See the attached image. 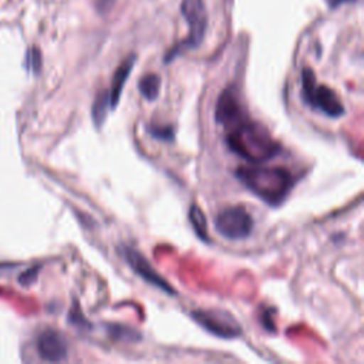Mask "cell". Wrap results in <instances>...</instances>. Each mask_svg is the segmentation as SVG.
<instances>
[{
    "instance_id": "16",
    "label": "cell",
    "mask_w": 364,
    "mask_h": 364,
    "mask_svg": "<svg viewBox=\"0 0 364 364\" xmlns=\"http://www.w3.org/2000/svg\"><path fill=\"white\" fill-rule=\"evenodd\" d=\"M149 134L156 138V139H162V141H172L173 139V129L171 127H165V125H156V127H151L149 128Z\"/></svg>"
},
{
    "instance_id": "18",
    "label": "cell",
    "mask_w": 364,
    "mask_h": 364,
    "mask_svg": "<svg viewBox=\"0 0 364 364\" xmlns=\"http://www.w3.org/2000/svg\"><path fill=\"white\" fill-rule=\"evenodd\" d=\"M38 270H40V267H38V266H34V267H31V269L26 270V272L18 277V282H20L23 286H27V284L33 283V282L37 279Z\"/></svg>"
},
{
    "instance_id": "9",
    "label": "cell",
    "mask_w": 364,
    "mask_h": 364,
    "mask_svg": "<svg viewBox=\"0 0 364 364\" xmlns=\"http://www.w3.org/2000/svg\"><path fill=\"white\" fill-rule=\"evenodd\" d=\"M37 350L43 360L57 363L67 357L65 338L55 330H44L37 338Z\"/></svg>"
},
{
    "instance_id": "4",
    "label": "cell",
    "mask_w": 364,
    "mask_h": 364,
    "mask_svg": "<svg viewBox=\"0 0 364 364\" xmlns=\"http://www.w3.org/2000/svg\"><path fill=\"white\" fill-rule=\"evenodd\" d=\"M181 13L183 14L189 26V36L183 43L179 44L178 48H175L172 53L166 55L165 58L166 63L172 60L173 55L181 50L198 47L205 37V31L208 26V14H206V7L203 0H183L181 3Z\"/></svg>"
},
{
    "instance_id": "8",
    "label": "cell",
    "mask_w": 364,
    "mask_h": 364,
    "mask_svg": "<svg viewBox=\"0 0 364 364\" xmlns=\"http://www.w3.org/2000/svg\"><path fill=\"white\" fill-rule=\"evenodd\" d=\"M245 117H247V114L240 102L239 92L232 87L226 88L218 98L215 108V121L219 125L229 128Z\"/></svg>"
},
{
    "instance_id": "11",
    "label": "cell",
    "mask_w": 364,
    "mask_h": 364,
    "mask_svg": "<svg viewBox=\"0 0 364 364\" xmlns=\"http://www.w3.org/2000/svg\"><path fill=\"white\" fill-rule=\"evenodd\" d=\"M108 108H109V95H108L107 91H101V92L95 97L94 104H92V109H91L92 121H94V124H95L97 128H100V127L104 124Z\"/></svg>"
},
{
    "instance_id": "3",
    "label": "cell",
    "mask_w": 364,
    "mask_h": 364,
    "mask_svg": "<svg viewBox=\"0 0 364 364\" xmlns=\"http://www.w3.org/2000/svg\"><path fill=\"white\" fill-rule=\"evenodd\" d=\"M301 95L307 105L328 117L337 118L344 114V107L338 95L331 88L317 84L311 68H304L301 73Z\"/></svg>"
},
{
    "instance_id": "7",
    "label": "cell",
    "mask_w": 364,
    "mask_h": 364,
    "mask_svg": "<svg viewBox=\"0 0 364 364\" xmlns=\"http://www.w3.org/2000/svg\"><path fill=\"white\" fill-rule=\"evenodd\" d=\"M119 252L124 256V259L127 260V263L129 264V267L139 276L142 277L146 283L161 289L162 291L168 293V294H175V290L172 289V286L159 276V273L152 267V264L148 262V259L136 249L122 245L119 246Z\"/></svg>"
},
{
    "instance_id": "2",
    "label": "cell",
    "mask_w": 364,
    "mask_h": 364,
    "mask_svg": "<svg viewBox=\"0 0 364 364\" xmlns=\"http://www.w3.org/2000/svg\"><path fill=\"white\" fill-rule=\"evenodd\" d=\"M235 175L252 193L270 206L282 205L294 186L293 175L279 166H239Z\"/></svg>"
},
{
    "instance_id": "1",
    "label": "cell",
    "mask_w": 364,
    "mask_h": 364,
    "mask_svg": "<svg viewBox=\"0 0 364 364\" xmlns=\"http://www.w3.org/2000/svg\"><path fill=\"white\" fill-rule=\"evenodd\" d=\"M226 144L240 158L259 164L279 154L280 146L269 131L259 122L245 117L235 125L226 128Z\"/></svg>"
},
{
    "instance_id": "5",
    "label": "cell",
    "mask_w": 364,
    "mask_h": 364,
    "mask_svg": "<svg viewBox=\"0 0 364 364\" xmlns=\"http://www.w3.org/2000/svg\"><path fill=\"white\" fill-rule=\"evenodd\" d=\"M213 223L218 233L230 240L246 239L253 228V219L250 213L240 205L222 209L215 216Z\"/></svg>"
},
{
    "instance_id": "13",
    "label": "cell",
    "mask_w": 364,
    "mask_h": 364,
    "mask_svg": "<svg viewBox=\"0 0 364 364\" xmlns=\"http://www.w3.org/2000/svg\"><path fill=\"white\" fill-rule=\"evenodd\" d=\"M189 220L193 226L195 233L205 242L209 240V235H208V226H206V219L203 212L200 210V208L195 203L191 205L189 208Z\"/></svg>"
},
{
    "instance_id": "10",
    "label": "cell",
    "mask_w": 364,
    "mask_h": 364,
    "mask_svg": "<svg viewBox=\"0 0 364 364\" xmlns=\"http://www.w3.org/2000/svg\"><path fill=\"white\" fill-rule=\"evenodd\" d=\"M134 64H135V55L131 54L115 70V73L112 75L111 88H109V92H108V95H109V109H114L118 105L122 90H124V85H125V82H127V80H128V77L132 71Z\"/></svg>"
},
{
    "instance_id": "19",
    "label": "cell",
    "mask_w": 364,
    "mask_h": 364,
    "mask_svg": "<svg viewBox=\"0 0 364 364\" xmlns=\"http://www.w3.org/2000/svg\"><path fill=\"white\" fill-rule=\"evenodd\" d=\"M343 1H346V0H334V4L337 6V4H340V3H343ZM348 1H353V0H348Z\"/></svg>"
},
{
    "instance_id": "14",
    "label": "cell",
    "mask_w": 364,
    "mask_h": 364,
    "mask_svg": "<svg viewBox=\"0 0 364 364\" xmlns=\"http://www.w3.org/2000/svg\"><path fill=\"white\" fill-rule=\"evenodd\" d=\"M108 333L111 334L112 338L115 340H128V341H135L139 338V334L125 326H118V324H109L108 326Z\"/></svg>"
},
{
    "instance_id": "17",
    "label": "cell",
    "mask_w": 364,
    "mask_h": 364,
    "mask_svg": "<svg viewBox=\"0 0 364 364\" xmlns=\"http://www.w3.org/2000/svg\"><path fill=\"white\" fill-rule=\"evenodd\" d=\"M27 64L28 67L34 71V73H38L40 68H41V54L37 48H31L28 53H27Z\"/></svg>"
},
{
    "instance_id": "6",
    "label": "cell",
    "mask_w": 364,
    "mask_h": 364,
    "mask_svg": "<svg viewBox=\"0 0 364 364\" xmlns=\"http://www.w3.org/2000/svg\"><path fill=\"white\" fill-rule=\"evenodd\" d=\"M191 316L200 327H203L208 333L216 337L228 340L239 337L242 334V326L230 313L225 310H193Z\"/></svg>"
},
{
    "instance_id": "12",
    "label": "cell",
    "mask_w": 364,
    "mask_h": 364,
    "mask_svg": "<svg viewBox=\"0 0 364 364\" xmlns=\"http://www.w3.org/2000/svg\"><path fill=\"white\" fill-rule=\"evenodd\" d=\"M138 87H139V91L144 98H146L148 101H154V100H156V97L159 94L161 78L154 73L146 74L141 78Z\"/></svg>"
},
{
    "instance_id": "15",
    "label": "cell",
    "mask_w": 364,
    "mask_h": 364,
    "mask_svg": "<svg viewBox=\"0 0 364 364\" xmlns=\"http://www.w3.org/2000/svg\"><path fill=\"white\" fill-rule=\"evenodd\" d=\"M68 321H70L73 326L78 327V328H91V327H92V326L87 321V318L82 316L81 309H80V306H78L77 303H74V306H73V309H71V311H70V314H68Z\"/></svg>"
}]
</instances>
